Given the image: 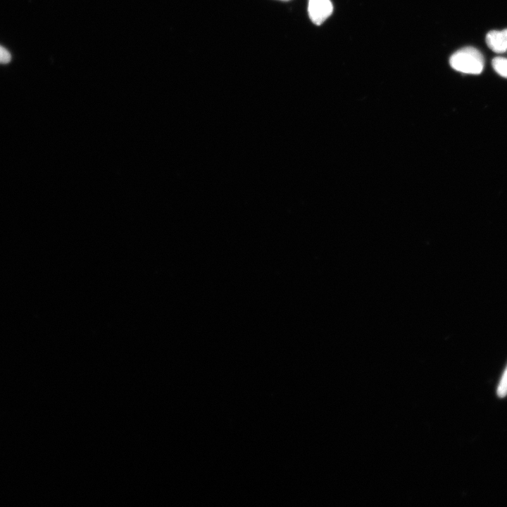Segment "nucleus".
Returning <instances> with one entry per match:
<instances>
[{
    "label": "nucleus",
    "instance_id": "obj_7",
    "mask_svg": "<svg viewBox=\"0 0 507 507\" xmlns=\"http://www.w3.org/2000/svg\"><path fill=\"white\" fill-rule=\"evenodd\" d=\"M507 39V28L503 30Z\"/></svg>",
    "mask_w": 507,
    "mask_h": 507
},
{
    "label": "nucleus",
    "instance_id": "obj_4",
    "mask_svg": "<svg viewBox=\"0 0 507 507\" xmlns=\"http://www.w3.org/2000/svg\"><path fill=\"white\" fill-rule=\"evenodd\" d=\"M494 70L501 77L507 78V58L501 56L495 57L492 61Z\"/></svg>",
    "mask_w": 507,
    "mask_h": 507
},
{
    "label": "nucleus",
    "instance_id": "obj_5",
    "mask_svg": "<svg viewBox=\"0 0 507 507\" xmlns=\"http://www.w3.org/2000/svg\"><path fill=\"white\" fill-rule=\"evenodd\" d=\"M497 395L500 398L507 396V367L497 387Z\"/></svg>",
    "mask_w": 507,
    "mask_h": 507
},
{
    "label": "nucleus",
    "instance_id": "obj_2",
    "mask_svg": "<svg viewBox=\"0 0 507 507\" xmlns=\"http://www.w3.org/2000/svg\"><path fill=\"white\" fill-rule=\"evenodd\" d=\"M333 11L330 0H308V13L311 20L316 25H321Z\"/></svg>",
    "mask_w": 507,
    "mask_h": 507
},
{
    "label": "nucleus",
    "instance_id": "obj_1",
    "mask_svg": "<svg viewBox=\"0 0 507 507\" xmlns=\"http://www.w3.org/2000/svg\"><path fill=\"white\" fill-rule=\"evenodd\" d=\"M450 65L456 71L477 75L482 72L484 60L482 53L475 47H463L451 55Z\"/></svg>",
    "mask_w": 507,
    "mask_h": 507
},
{
    "label": "nucleus",
    "instance_id": "obj_6",
    "mask_svg": "<svg viewBox=\"0 0 507 507\" xmlns=\"http://www.w3.org/2000/svg\"><path fill=\"white\" fill-rule=\"evenodd\" d=\"M11 59V54L0 45V63H8Z\"/></svg>",
    "mask_w": 507,
    "mask_h": 507
},
{
    "label": "nucleus",
    "instance_id": "obj_8",
    "mask_svg": "<svg viewBox=\"0 0 507 507\" xmlns=\"http://www.w3.org/2000/svg\"><path fill=\"white\" fill-rule=\"evenodd\" d=\"M280 1H289V0H280Z\"/></svg>",
    "mask_w": 507,
    "mask_h": 507
},
{
    "label": "nucleus",
    "instance_id": "obj_3",
    "mask_svg": "<svg viewBox=\"0 0 507 507\" xmlns=\"http://www.w3.org/2000/svg\"><path fill=\"white\" fill-rule=\"evenodd\" d=\"M486 43L494 52L502 54L507 51V39L503 30H492L486 35Z\"/></svg>",
    "mask_w": 507,
    "mask_h": 507
}]
</instances>
